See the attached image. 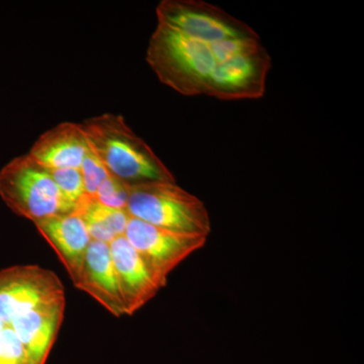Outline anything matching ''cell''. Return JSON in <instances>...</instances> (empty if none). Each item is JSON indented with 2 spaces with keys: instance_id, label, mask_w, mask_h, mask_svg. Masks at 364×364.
<instances>
[{
  "instance_id": "cell-15",
  "label": "cell",
  "mask_w": 364,
  "mask_h": 364,
  "mask_svg": "<svg viewBox=\"0 0 364 364\" xmlns=\"http://www.w3.org/2000/svg\"><path fill=\"white\" fill-rule=\"evenodd\" d=\"M130 186L109 174L100 184L95 198L105 207L127 210Z\"/></svg>"
},
{
  "instance_id": "cell-16",
  "label": "cell",
  "mask_w": 364,
  "mask_h": 364,
  "mask_svg": "<svg viewBox=\"0 0 364 364\" xmlns=\"http://www.w3.org/2000/svg\"><path fill=\"white\" fill-rule=\"evenodd\" d=\"M0 364H33L26 347L9 325L0 334Z\"/></svg>"
},
{
  "instance_id": "cell-8",
  "label": "cell",
  "mask_w": 364,
  "mask_h": 364,
  "mask_svg": "<svg viewBox=\"0 0 364 364\" xmlns=\"http://www.w3.org/2000/svg\"><path fill=\"white\" fill-rule=\"evenodd\" d=\"M33 224L54 249L74 287H77L91 242L83 218L74 210L66 214L46 218Z\"/></svg>"
},
{
  "instance_id": "cell-17",
  "label": "cell",
  "mask_w": 364,
  "mask_h": 364,
  "mask_svg": "<svg viewBox=\"0 0 364 364\" xmlns=\"http://www.w3.org/2000/svg\"><path fill=\"white\" fill-rule=\"evenodd\" d=\"M80 170L85 182V196L95 198L100 184L109 176V171L91 148L85 155Z\"/></svg>"
},
{
  "instance_id": "cell-9",
  "label": "cell",
  "mask_w": 364,
  "mask_h": 364,
  "mask_svg": "<svg viewBox=\"0 0 364 364\" xmlns=\"http://www.w3.org/2000/svg\"><path fill=\"white\" fill-rule=\"evenodd\" d=\"M109 248L123 294L126 315H134L149 303L162 287L126 237H117L109 243Z\"/></svg>"
},
{
  "instance_id": "cell-1",
  "label": "cell",
  "mask_w": 364,
  "mask_h": 364,
  "mask_svg": "<svg viewBox=\"0 0 364 364\" xmlns=\"http://www.w3.org/2000/svg\"><path fill=\"white\" fill-rule=\"evenodd\" d=\"M147 62L165 85L188 97L257 100L267 87L272 58L259 39L205 42L158 23Z\"/></svg>"
},
{
  "instance_id": "cell-12",
  "label": "cell",
  "mask_w": 364,
  "mask_h": 364,
  "mask_svg": "<svg viewBox=\"0 0 364 364\" xmlns=\"http://www.w3.org/2000/svg\"><path fill=\"white\" fill-rule=\"evenodd\" d=\"M90 150L81 124L67 122L45 132L33 144L28 155L48 169H80Z\"/></svg>"
},
{
  "instance_id": "cell-6",
  "label": "cell",
  "mask_w": 364,
  "mask_h": 364,
  "mask_svg": "<svg viewBox=\"0 0 364 364\" xmlns=\"http://www.w3.org/2000/svg\"><path fill=\"white\" fill-rule=\"evenodd\" d=\"M124 237L163 289L181 263L205 247L208 236L171 231L131 217Z\"/></svg>"
},
{
  "instance_id": "cell-2",
  "label": "cell",
  "mask_w": 364,
  "mask_h": 364,
  "mask_svg": "<svg viewBox=\"0 0 364 364\" xmlns=\"http://www.w3.org/2000/svg\"><path fill=\"white\" fill-rule=\"evenodd\" d=\"M93 152L111 176L124 183L176 182L166 165L122 116L105 114L81 124Z\"/></svg>"
},
{
  "instance_id": "cell-18",
  "label": "cell",
  "mask_w": 364,
  "mask_h": 364,
  "mask_svg": "<svg viewBox=\"0 0 364 364\" xmlns=\"http://www.w3.org/2000/svg\"><path fill=\"white\" fill-rule=\"evenodd\" d=\"M4 327H6V324H4V323L2 322L1 318H0V334H1L2 330H4Z\"/></svg>"
},
{
  "instance_id": "cell-4",
  "label": "cell",
  "mask_w": 364,
  "mask_h": 364,
  "mask_svg": "<svg viewBox=\"0 0 364 364\" xmlns=\"http://www.w3.org/2000/svg\"><path fill=\"white\" fill-rule=\"evenodd\" d=\"M0 198L14 214L33 223L75 210L49 169L28 154L14 158L0 170Z\"/></svg>"
},
{
  "instance_id": "cell-3",
  "label": "cell",
  "mask_w": 364,
  "mask_h": 364,
  "mask_svg": "<svg viewBox=\"0 0 364 364\" xmlns=\"http://www.w3.org/2000/svg\"><path fill=\"white\" fill-rule=\"evenodd\" d=\"M127 212L163 229L208 236L210 214L203 200L176 182H148L130 186Z\"/></svg>"
},
{
  "instance_id": "cell-14",
  "label": "cell",
  "mask_w": 364,
  "mask_h": 364,
  "mask_svg": "<svg viewBox=\"0 0 364 364\" xmlns=\"http://www.w3.org/2000/svg\"><path fill=\"white\" fill-rule=\"evenodd\" d=\"M52 178L68 202L77 205L85 196V182L81 170L77 168L49 169Z\"/></svg>"
},
{
  "instance_id": "cell-11",
  "label": "cell",
  "mask_w": 364,
  "mask_h": 364,
  "mask_svg": "<svg viewBox=\"0 0 364 364\" xmlns=\"http://www.w3.org/2000/svg\"><path fill=\"white\" fill-rule=\"evenodd\" d=\"M65 309L66 299H62L18 316L9 325L33 364L47 363L65 317Z\"/></svg>"
},
{
  "instance_id": "cell-5",
  "label": "cell",
  "mask_w": 364,
  "mask_h": 364,
  "mask_svg": "<svg viewBox=\"0 0 364 364\" xmlns=\"http://www.w3.org/2000/svg\"><path fill=\"white\" fill-rule=\"evenodd\" d=\"M156 14L158 23L205 42L260 38L247 23L202 0H163Z\"/></svg>"
},
{
  "instance_id": "cell-10",
  "label": "cell",
  "mask_w": 364,
  "mask_h": 364,
  "mask_svg": "<svg viewBox=\"0 0 364 364\" xmlns=\"http://www.w3.org/2000/svg\"><path fill=\"white\" fill-rule=\"evenodd\" d=\"M76 289L90 294L114 317L126 316L109 244L91 240Z\"/></svg>"
},
{
  "instance_id": "cell-13",
  "label": "cell",
  "mask_w": 364,
  "mask_h": 364,
  "mask_svg": "<svg viewBox=\"0 0 364 364\" xmlns=\"http://www.w3.org/2000/svg\"><path fill=\"white\" fill-rule=\"evenodd\" d=\"M75 210L85 220L91 240L107 244L117 237L124 236L131 219L127 210L105 207L87 196L79 200Z\"/></svg>"
},
{
  "instance_id": "cell-7",
  "label": "cell",
  "mask_w": 364,
  "mask_h": 364,
  "mask_svg": "<svg viewBox=\"0 0 364 364\" xmlns=\"http://www.w3.org/2000/svg\"><path fill=\"white\" fill-rule=\"evenodd\" d=\"M66 299L65 287L52 270L36 264L0 270V318L6 325L18 316Z\"/></svg>"
}]
</instances>
